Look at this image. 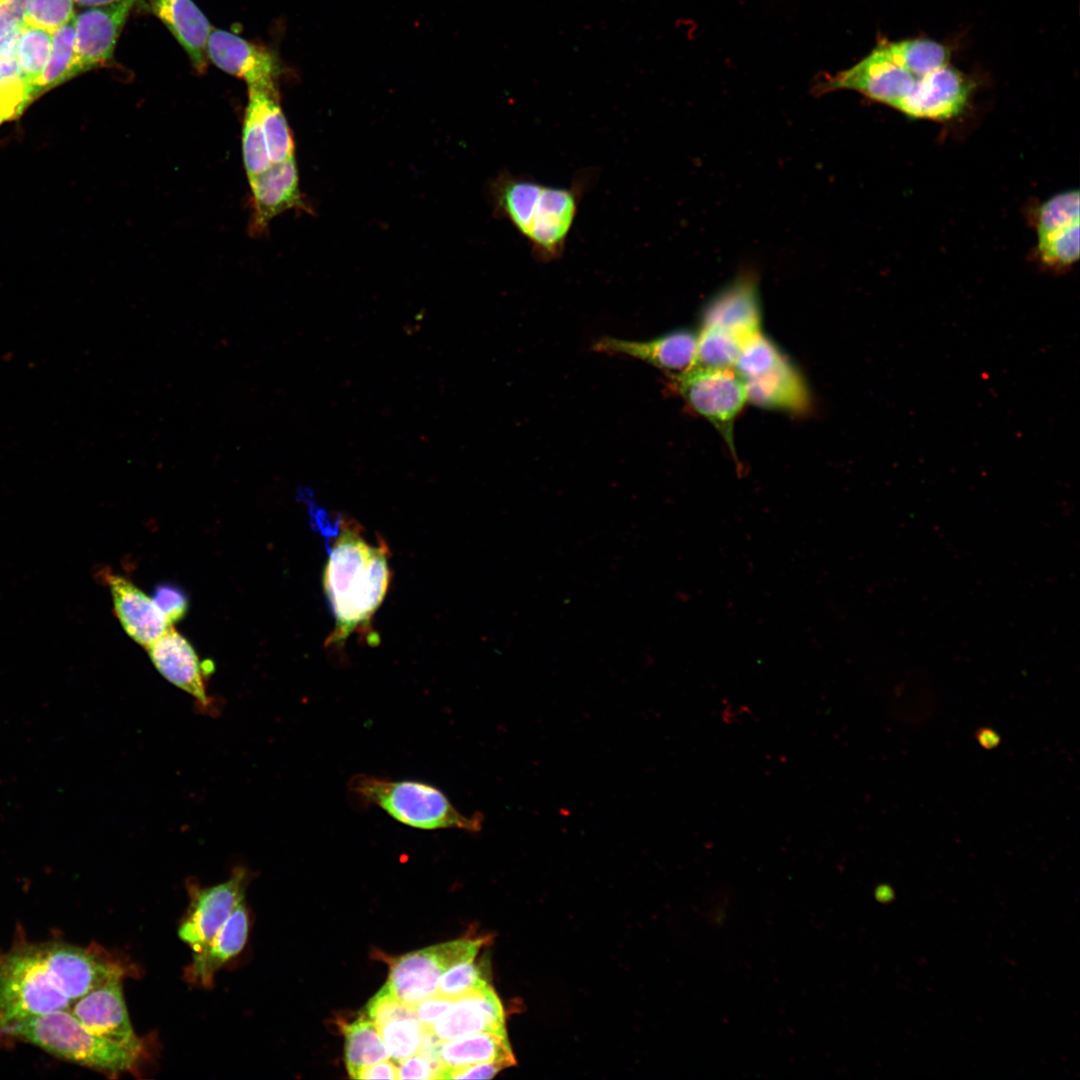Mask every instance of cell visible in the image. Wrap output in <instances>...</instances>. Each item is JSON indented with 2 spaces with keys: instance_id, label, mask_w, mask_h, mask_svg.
Instances as JSON below:
<instances>
[{
  "instance_id": "obj_1",
  "label": "cell",
  "mask_w": 1080,
  "mask_h": 1080,
  "mask_svg": "<svg viewBox=\"0 0 1080 1080\" xmlns=\"http://www.w3.org/2000/svg\"><path fill=\"white\" fill-rule=\"evenodd\" d=\"M310 512L326 537L328 551L323 588L335 627L326 645L340 647L351 635L358 634L374 646L379 638L371 620L385 598L392 577L388 546L381 539L377 545L370 543L361 526L352 519L339 517L333 523L324 511L313 508Z\"/></svg>"
},
{
  "instance_id": "obj_2",
  "label": "cell",
  "mask_w": 1080,
  "mask_h": 1080,
  "mask_svg": "<svg viewBox=\"0 0 1080 1080\" xmlns=\"http://www.w3.org/2000/svg\"><path fill=\"white\" fill-rule=\"evenodd\" d=\"M595 177L594 170L585 169L569 187H554L502 171L490 184L494 213L529 242L535 260L555 261L564 253L579 203Z\"/></svg>"
},
{
  "instance_id": "obj_3",
  "label": "cell",
  "mask_w": 1080,
  "mask_h": 1080,
  "mask_svg": "<svg viewBox=\"0 0 1080 1080\" xmlns=\"http://www.w3.org/2000/svg\"><path fill=\"white\" fill-rule=\"evenodd\" d=\"M349 791L366 805L381 808L396 821L422 830L461 829L479 832L480 813H461L437 787L416 780H390L358 774L348 783Z\"/></svg>"
},
{
  "instance_id": "obj_4",
  "label": "cell",
  "mask_w": 1080,
  "mask_h": 1080,
  "mask_svg": "<svg viewBox=\"0 0 1080 1080\" xmlns=\"http://www.w3.org/2000/svg\"><path fill=\"white\" fill-rule=\"evenodd\" d=\"M2 1039L32 1044L63 1060L115 1075L132 1070L139 1054L88 1030L69 1009L30 1019Z\"/></svg>"
},
{
  "instance_id": "obj_5",
  "label": "cell",
  "mask_w": 1080,
  "mask_h": 1080,
  "mask_svg": "<svg viewBox=\"0 0 1080 1080\" xmlns=\"http://www.w3.org/2000/svg\"><path fill=\"white\" fill-rule=\"evenodd\" d=\"M70 1004L51 980L38 944H17L0 952V1039L10 1029Z\"/></svg>"
},
{
  "instance_id": "obj_6",
  "label": "cell",
  "mask_w": 1080,
  "mask_h": 1080,
  "mask_svg": "<svg viewBox=\"0 0 1080 1080\" xmlns=\"http://www.w3.org/2000/svg\"><path fill=\"white\" fill-rule=\"evenodd\" d=\"M671 384L697 413L717 428L734 454L733 425L747 401L744 379L732 368L694 366L672 374Z\"/></svg>"
},
{
  "instance_id": "obj_7",
  "label": "cell",
  "mask_w": 1080,
  "mask_h": 1080,
  "mask_svg": "<svg viewBox=\"0 0 1080 1080\" xmlns=\"http://www.w3.org/2000/svg\"><path fill=\"white\" fill-rule=\"evenodd\" d=\"M484 939H459L407 953L391 962L386 985L413 1007L436 994L441 975L452 965L474 959Z\"/></svg>"
},
{
  "instance_id": "obj_8",
  "label": "cell",
  "mask_w": 1080,
  "mask_h": 1080,
  "mask_svg": "<svg viewBox=\"0 0 1080 1080\" xmlns=\"http://www.w3.org/2000/svg\"><path fill=\"white\" fill-rule=\"evenodd\" d=\"M918 78L894 62L879 42L852 67L834 75H824L817 81L814 90L817 95L835 90H852L897 109L912 91Z\"/></svg>"
},
{
  "instance_id": "obj_9",
  "label": "cell",
  "mask_w": 1080,
  "mask_h": 1080,
  "mask_svg": "<svg viewBox=\"0 0 1080 1080\" xmlns=\"http://www.w3.org/2000/svg\"><path fill=\"white\" fill-rule=\"evenodd\" d=\"M38 946L51 980L71 1002L110 977L125 974L119 962L97 947H81L61 942H48Z\"/></svg>"
},
{
  "instance_id": "obj_10",
  "label": "cell",
  "mask_w": 1080,
  "mask_h": 1080,
  "mask_svg": "<svg viewBox=\"0 0 1080 1080\" xmlns=\"http://www.w3.org/2000/svg\"><path fill=\"white\" fill-rule=\"evenodd\" d=\"M248 871L236 867L229 879L210 887H189L190 903L178 935L193 950L203 949L244 900Z\"/></svg>"
},
{
  "instance_id": "obj_11",
  "label": "cell",
  "mask_w": 1080,
  "mask_h": 1080,
  "mask_svg": "<svg viewBox=\"0 0 1080 1080\" xmlns=\"http://www.w3.org/2000/svg\"><path fill=\"white\" fill-rule=\"evenodd\" d=\"M135 0L83 8L74 15L75 60L73 76L109 62Z\"/></svg>"
},
{
  "instance_id": "obj_12",
  "label": "cell",
  "mask_w": 1080,
  "mask_h": 1080,
  "mask_svg": "<svg viewBox=\"0 0 1080 1080\" xmlns=\"http://www.w3.org/2000/svg\"><path fill=\"white\" fill-rule=\"evenodd\" d=\"M117 974L72 1001L70 1012L91 1032L137 1054L142 1043L137 1037L125 1004L122 978Z\"/></svg>"
},
{
  "instance_id": "obj_13",
  "label": "cell",
  "mask_w": 1080,
  "mask_h": 1080,
  "mask_svg": "<svg viewBox=\"0 0 1080 1080\" xmlns=\"http://www.w3.org/2000/svg\"><path fill=\"white\" fill-rule=\"evenodd\" d=\"M971 92L970 80L947 64L919 77L897 110L913 119L949 120L966 108Z\"/></svg>"
},
{
  "instance_id": "obj_14",
  "label": "cell",
  "mask_w": 1080,
  "mask_h": 1080,
  "mask_svg": "<svg viewBox=\"0 0 1080 1080\" xmlns=\"http://www.w3.org/2000/svg\"><path fill=\"white\" fill-rule=\"evenodd\" d=\"M207 57L221 70L246 81L248 88L276 91L279 65L267 49L231 32L212 29L206 46Z\"/></svg>"
},
{
  "instance_id": "obj_15",
  "label": "cell",
  "mask_w": 1080,
  "mask_h": 1080,
  "mask_svg": "<svg viewBox=\"0 0 1080 1080\" xmlns=\"http://www.w3.org/2000/svg\"><path fill=\"white\" fill-rule=\"evenodd\" d=\"M702 326L726 330L743 343L761 332L758 280L753 272L741 273L710 299L702 312Z\"/></svg>"
},
{
  "instance_id": "obj_16",
  "label": "cell",
  "mask_w": 1080,
  "mask_h": 1080,
  "mask_svg": "<svg viewBox=\"0 0 1080 1080\" xmlns=\"http://www.w3.org/2000/svg\"><path fill=\"white\" fill-rule=\"evenodd\" d=\"M148 655L161 675L176 687L208 706L206 678L214 665L201 662L189 641L173 627L146 647Z\"/></svg>"
},
{
  "instance_id": "obj_17",
  "label": "cell",
  "mask_w": 1080,
  "mask_h": 1080,
  "mask_svg": "<svg viewBox=\"0 0 1080 1080\" xmlns=\"http://www.w3.org/2000/svg\"><path fill=\"white\" fill-rule=\"evenodd\" d=\"M698 335L683 329L647 341L604 337L593 349L598 352L622 354L645 361L657 368L678 374L695 366Z\"/></svg>"
},
{
  "instance_id": "obj_18",
  "label": "cell",
  "mask_w": 1080,
  "mask_h": 1080,
  "mask_svg": "<svg viewBox=\"0 0 1080 1080\" xmlns=\"http://www.w3.org/2000/svg\"><path fill=\"white\" fill-rule=\"evenodd\" d=\"M431 1029L441 1041L478 1032H506L503 1007L486 985L454 999Z\"/></svg>"
},
{
  "instance_id": "obj_19",
  "label": "cell",
  "mask_w": 1080,
  "mask_h": 1080,
  "mask_svg": "<svg viewBox=\"0 0 1080 1080\" xmlns=\"http://www.w3.org/2000/svg\"><path fill=\"white\" fill-rule=\"evenodd\" d=\"M135 7L152 13L172 33L198 71L207 64V40L212 27L192 0H135Z\"/></svg>"
},
{
  "instance_id": "obj_20",
  "label": "cell",
  "mask_w": 1080,
  "mask_h": 1080,
  "mask_svg": "<svg viewBox=\"0 0 1080 1080\" xmlns=\"http://www.w3.org/2000/svg\"><path fill=\"white\" fill-rule=\"evenodd\" d=\"M253 197V226L261 231L276 215L290 208H305L298 184L294 155L272 163L264 171L249 176Z\"/></svg>"
},
{
  "instance_id": "obj_21",
  "label": "cell",
  "mask_w": 1080,
  "mask_h": 1080,
  "mask_svg": "<svg viewBox=\"0 0 1080 1080\" xmlns=\"http://www.w3.org/2000/svg\"><path fill=\"white\" fill-rule=\"evenodd\" d=\"M114 611L125 632L145 648L171 628L152 598L125 577L105 573Z\"/></svg>"
},
{
  "instance_id": "obj_22",
  "label": "cell",
  "mask_w": 1080,
  "mask_h": 1080,
  "mask_svg": "<svg viewBox=\"0 0 1080 1080\" xmlns=\"http://www.w3.org/2000/svg\"><path fill=\"white\" fill-rule=\"evenodd\" d=\"M248 932L249 915L242 900L208 944L193 953L185 972L187 980L200 986H211L215 973L243 949Z\"/></svg>"
},
{
  "instance_id": "obj_23",
  "label": "cell",
  "mask_w": 1080,
  "mask_h": 1080,
  "mask_svg": "<svg viewBox=\"0 0 1080 1080\" xmlns=\"http://www.w3.org/2000/svg\"><path fill=\"white\" fill-rule=\"evenodd\" d=\"M744 381L747 400L757 406L789 411H802L808 407L806 385L786 359L771 371Z\"/></svg>"
},
{
  "instance_id": "obj_24",
  "label": "cell",
  "mask_w": 1080,
  "mask_h": 1080,
  "mask_svg": "<svg viewBox=\"0 0 1080 1080\" xmlns=\"http://www.w3.org/2000/svg\"><path fill=\"white\" fill-rule=\"evenodd\" d=\"M438 1058L444 1068H454L490 1061L515 1059L506 1032H478L441 1041Z\"/></svg>"
},
{
  "instance_id": "obj_25",
  "label": "cell",
  "mask_w": 1080,
  "mask_h": 1080,
  "mask_svg": "<svg viewBox=\"0 0 1080 1080\" xmlns=\"http://www.w3.org/2000/svg\"><path fill=\"white\" fill-rule=\"evenodd\" d=\"M346 1068L351 1077L362 1067L390 1058L379 1028L368 1017L342 1023Z\"/></svg>"
},
{
  "instance_id": "obj_26",
  "label": "cell",
  "mask_w": 1080,
  "mask_h": 1080,
  "mask_svg": "<svg viewBox=\"0 0 1080 1080\" xmlns=\"http://www.w3.org/2000/svg\"><path fill=\"white\" fill-rule=\"evenodd\" d=\"M75 27L74 18L52 34L51 52L46 66L31 90L32 102L64 82L74 78Z\"/></svg>"
},
{
  "instance_id": "obj_27",
  "label": "cell",
  "mask_w": 1080,
  "mask_h": 1080,
  "mask_svg": "<svg viewBox=\"0 0 1080 1080\" xmlns=\"http://www.w3.org/2000/svg\"><path fill=\"white\" fill-rule=\"evenodd\" d=\"M257 102L271 163L285 160L294 154L290 129L278 102L277 92L248 88Z\"/></svg>"
},
{
  "instance_id": "obj_28",
  "label": "cell",
  "mask_w": 1080,
  "mask_h": 1080,
  "mask_svg": "<svg viewBox=\"0 0 1080 1080\" xmlns=\"http://www.w3.org/2000/svg\"><path fill=\"white\" fill-rule=\"evenodd\" d=\"M889 57L914 75L924 76L949 64L950 53L943 44L931 39L880 41Z\"/></svg>"
},
{
  "instance_id": "obj_29",
  "label": "cell",
  "mask_w": 1080,
  "mask_h": 1080,
  "mask_svg": "<svg viewBox=\"0 0 1080 1080\" xmlns=\"http://www.w3.org/2000/svg\"><path fill=\"white\" fill-rule=\"evenodd\" d=\"M16 47L0 53V124L17 118L32 103L16 59Z\"/></svg>"
},
{
  "instance_id": "obj_30",
  "label": "cell",
  "mask_w": 1080,
  "mask_h": 1080,
  "mask_svg": "<svg viewBox=\"0 0 1080 1080\" xmlns=\"http://www.w3.org/2000/svg\"><path fill=\"white\" fill-rule=\"evenodd\" d=\"M52 34L48 30L28 24H24L21 29L16 47V59L21 75L29 87L30 98L32 87L41 76L48 61Z\"/></svg>"
},
{
  "instance_id": "obj_31",
  "label": "cell",
  "mask_w": 1080,
  "mask_h": 1080,
  "mask_svg": "<svg viewBox=\"0 0 1080 1080\" xmlns=\"http://www.w3.org/2000/svg\"><path fill=\"white\" fill-rule=\"evenodd\" d=\"M742 344L737 336L726 330L702 326L697 338L695 366L733 368Z\"/></svg>"
},
{
  "instance_id": "obj_32",
  "label": "cell",
  "mask_w": 1080,
  "mask_h": 1080,
  "mask_svg": "<svg viewBox=\"0 0 1080 1080\" xmlns=\"http://www.w3.org/2000/svg\"><path fill=\"white\" fill-rule=\"evenodd\" d=\"M1080 222L1037 236V254L1044 266L1055 271L1070 268L1079 259Z\"/></svg>"
},
{
  "instance_id": "obj_33",
  "label": "cell",
  "mask_w": 1080,
  "mask_h": 1080,
  "mask_svg": "<svg viewBox=\"0 0 1080 1080\" xmlns=\"http://www.w3.org/2000/svg\"><path fill=\"white\" fill-rule=\"evenodd\" d=\"M389 1056L397 1062L419 1051L424 1027L415 1013L394 1017L379 1027Z\"/></svg>"
},
{
  "instance_id": "obj_34",
  "label": "cell",
  "mask_w": 1080,
  "mask_h": 1080,
  "mask_svg": "<svg viewBox=\"0 0 1080 1080\" xmlns=\"http://www.w3.org/2000/svg\"><path fill=\"white\" fill-rule=\"evenodd\" d=\"M784 360L777 346L759 332L742 344L733 368L743 379H750L771 371Z\"/></svg>"
},
{
  "instance_id": "obj_35",
  "label": "cell",
  "mask_w": 1080,
  "mask_h": 1080,
  "mask_svg": "<svg viewBox=\"0 0 1080 1080\" xmlns=\"http://www.w3.org/2000/svg\"><path fill=\"white\" fill-rule=\"evenodd\" d=\"M243 160L248 177L267 169L269 158L256 100L248 95L242 133Z\"/></svg>"
},
{
  "instance_id": "obj_36",
  "label": "cell",
  "mask_w": 1080,
  "mask_h": 1080,
  "mask_svg": "<svg viewBox=\"0 0 1080 1080\" xmlns=\"http://www.w3.org/2000/svg\"><path fill=\"white\" fill-rule=\"evenodd\" d=\"M1080 198L1077 189L1053 195L1043 202L1035 215L1037 236L1080 222Z\"/></svg>"
},
{
  "instance_id": "obj_37",
  "label": "cell",
  "mask_w": 1080,
  "mask_h": 1080,
  "mask_svg": "<svg viewBox=\"0 0 1080 1080\" xmlns=\"http://www.w3.org/2000/svg\"><path fill=\"white\" fill-rule=\"evenodd\" d=\"M488 985L474 959L465 960L449 967L438 981L436 994L456 999Z\"/></svg>"
},
{
  "instance_id": "obj_38",
  "label": "cell",
  "mask_w": 1080,
  "mask_h": 1080,
  "mask_svg": "<svg viewBox=\"0 0 1080 1080\" xmlns=\"http://www.w3.org/2000/svg\"><path fill=\"white\" fill-rule=\"evenodd\" d=\"M73 0H27L25 24L54 32L74 18Z\"/></svg>"
},
{
  "instance_id": "obj_39",
  "label": "cell",
  "mask_w": 1080,
  "mask_h": 1080,
  "mask_svg": "<svg viewBox=\"0 0 1080 1080\" xmlns=\"http://www.w3.org/2000/svg\"><path fill=\"white\" fill-rule=\"evenodd\" d=\"M152 599L170 627L183 619L188 611L187 595L176 585L168 583L157 585Z\"/></svg>"
},
{
  "instance_id": "obj_40",
  "label": "cell",
  "mask_w": 1080,
  "mask_h": 1080,
  "mask_svg": "<svg viewBox=\"0 0 1080 1080\" xmlns=\"http://www.w3.org/2000/svg\"><path fill=\"white\" fill-rule=\"evenodd\" d=\"M366 1012L377 1027L394 1017L415 1013L413 1007L400 1001L386 984L370 999Z\"/></svg>"
},
{
  "instance_id": "obj_41",
  "label": "cell",
  "mask_w": 1080,
  "mask_h": 1080,
  "mask_svg": "<svg viewBox=\"0 0 1080 1080\" xmlns=\"http://www.w3.org/2000/svg\"><path fill=\"white\" fill-rule=\"evenodd\" d=\"M397 1079H441L444 1070L440 1060L421 1051L399 1062Z\"/></svg>"
},
{
  "instance_id": "obj_42",
  "label": "cell",
  "mask_w": 1080,
  "mask_h": 1080,
  "mask_svg": "<svg viewBox=\"0 0 1080 1080\" xmlns=\"http://www.w3.org/2000/svg\"><path fill=\"white\" fill-rule=\"evenodd\" d=\"M508 1066H511V1064L505 1061H490L462 1067L444 1068L441 1079H490Z\"/></svg>"
},
{
  "instance_id": "obj_43",
  "label": "cell",
  "mask_w": 1080,
  "mask_h": 1080,
  "mask_svg": "<svg viewBox=\"0 0 1080 1080\" xmlns=\"http://www.w3.org/2000/svg\"><path fill=\"white\" fill-rule=\"evenodd\" d=\"M27 0H0V39L10 36L25 24Z\"/></svg>"
},
{
  "instance_id": "obj_44",
  "label": "cell",
  "mask_w": 1080,
  "mask_h": 1080,
  "mask_svg": "<svg viewBox=\"0 0 1080 1080\" xmlns=\"http://www.w3.org/2000/svg\"><path fill=\"white\" fill-rule=\"evenodd\" d=\"M452 999L434 994L413 1006L415 1015L424 1028H431L448 1009Z\"/></svg>"
},
{
  "instance_id": "obj_45",
  "label": "cell",
  "mask_w": 1080,
  "mask_h": 1080,
  "mask_svg": "<svg viewBox=\"0 0 1080 1080\" xmlns=\"http://www.w3.org/2000/svg\"><path fill=\"white\" fill-rule=\"evenodd\" d=\"M354 1079H397V1066L387 1060L362 1067L352 1077Z\"/></svg>"
},
{
  "instance_id": "obj_46",
  "label": "cell",
  "mask_w": 1080,
  "mask_h": 1080,
  "mask_svg": "<svg viewBox=\"0 0 1080 1080\" xmlns=\"http://www.w3.org/2000/svg\"><path fill=\"white\" fill-rule=\"evenodd\" d=\"M979 744L985 749H993L1000 743V736L990 728H981L976 732Z\"/></svg>"
},
{
  "instance_id": "obj_47",
  "label": "cell",
  "mask_w": 1080,
  "mask_h": 1080,
  "mask_svg": "<svg viewBox=\"0 0 1080 1080\" xmlns=\"http://www.w3.org/2000/svg\"><path fill=\"white\" fill-rule=\"evenodd\" d=\"M74 3L82 8L106 5L123 0H73Z\"/></svg>"
}]
</instances>
